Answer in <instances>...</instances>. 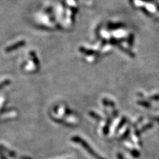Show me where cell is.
Masks as SVG:
<instances>
[{
	"label": "cell",
	"mask_w": 159,
	"mask_h": 159,
	"mask_svg": "<svg viewBox=\"0 0 159 159\" xmlns=\"http://www.w3.org/2000/svg\"><path fill=\"white\" fill-rule=\"evenodd\" d=\"M25 41H20L17 42H16V43L15 44L11 45V46L7 47L6 49H5V51H6L7 52H11V51H13V50L18 49L19 48H21L23 46H25Z\"/></svg>",
	"instance_id": "1"
},
{
	"label": "cell",
	"mask_w": 159,
	"mask_h": 159,
	"mask_svg": "<svg viewBox=\"0 0 159 159\" xmlns=\"http://www.w3.org/2000/svg\"><path fill=\"white\" fill-rule=\"evenodd\" d=\"M79 50H80V51L82 52V53L87 54V55H95V54H97V52H95L94 50L85 49V48H84V47L80 48Z\"/></svg>",
	"instance_id": "2"
},
{
	"label": "cell",
	"mask_w": 159,
	"mask_h": 159,
	"mask_svg": "<svg viewBox=\"0 0 159 159\" xmlns=\"http://www.w3.org/2000/svg\"><path fill=\"white\" fill-rule=\"evenodd\" d=\"M30 54L32 57V58H33V60L34 63V64L38 66L39 65V60L38 59V57H37V54H35V52H33V51H31L30 52Z\"/></svg>",
	"instance_id": "3"
}]
</instances>
